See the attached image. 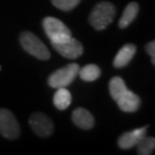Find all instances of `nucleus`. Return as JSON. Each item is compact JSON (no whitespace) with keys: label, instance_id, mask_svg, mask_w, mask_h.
<instances>
[{"label":"nucleus","instance_id":"a211bd4d","mask_svg":"<svg viewBox=\"0 0 155 155\" xmlns=\"http://www.w3.org/2000/svg\"><path fill=\"white\" fill-rule=\"evenodd\" d=\"M145 50L147 52V54L150 55V61H152V64H155V41L152 40L150 43H147L146 46H145Z\"/></svg>","mask_w":155,"mask_h":155},{"label":"nucleus","instance_id":"6e6552de","mask_svg":"<svg viewBox=\"0 0 155 155\" xmlns=\"http://www.w3.org/2000/svg\"><path fill=\"white\" fill-rule=\"evenodd\" d=\"M147 129H148V125L139 127V129H134V130H131V131H127V132L121 134L120 138L117 139L118 147L121 150H130L134 146H137L139 141L146 136Z\"/></svg>","mask_w":155,"mask_h":155},{"label":"nucleus","instance_id":"20e7f679","mask_svg":"<svg viewBox=\"0 0 155 155\" xmlns=\"http://www.w3.org/2000/svg\"><path fill=\"white\" fill-rule=\"evenodd\" d=\"M79 68L81 67L78 63H69L55 70L54 72H52L47 79V83L53 89L67 87L77 77Z\"/></svg>","mask_w":155,"mask_h":155},{"label":"nucleus","instance_id":"f8f14e48","mask_svg":"<svg viewBox=\"0 0 155 155\" xmlns=\"http://www.w3.org/2000/svg\"><path fill=\"white\" fill-rule=\"evenodd\" d=\"M139 4L136 1H131L127 5V7L124 8L123 14L120 21H118V28L120 29H127L131 23L136 20V17L138 16L139 13Z\"/></svg>","mask_w":155,"mask_h":155},{"label":"nucleus","instance_id":"39448f33","mask_svg":"<svg viewBox=\"0 0 155 155\" xmlns=\"http://www.w3.org/2000/svg\"><path fill=\"white\" fill-rule=\"evenodd\" d=\"M21 127L15 115L9 109L0 108V134L6 139L15 140L20 137Z\"/></svg>","mask_w":155,"mask_h":155},{"label":"nucleus","instance_id":"9d476101","mask_svg":"<svg viewBox=\"0 0 155 155\" xmlns=\"http://www.w3.org/2000/svg\"><path fill=\"white\" fill-rule=\"evenodd\" d=\"M72 123L82 130H91L94 127V117L91 111L83 107H78L71 114Z\"/></svg>","mask_w":155,"mask_h":155},{"label":"nucleus","instance_id":"6ab92c4d","mask_svg":"<svg viewBox=\"0 0 155 155\" xmlns=\"http://www.w3.org/2000/svg\"><path fill=\"white\" fill-rule=\"evenodd\" d=\"M0 69H1V68H0Z\"/></svg>","mask_w":155,"mask_h":155},{"label":"nucleus","instance_id":"ddd939ff","mask_svg":"<svg viewBox=\"0 0 155 155\" xmlns=\"http://www.w3.org/2000/svg\"><path fill=\"white\" fill-rule=\"evenodd\" d=\"M53 97V104L59 110H66L71 104V93L67 87H59L56 89Z\"/></svg>","mask_w":155,"mask_h":155},{"label":"nucleus","instance_id":"f3484780","mask_svg":"<svg viewBox=\"0 0 155 155\" xmlns=\"http://www.w3.org/2000/svg\"><path fill=\"white\" fill-rule=\"evenodd\" d=\"M51 1L55 8L62 12H70L81 4V0H51Z\"/></svg>","mask_w":155,"mask_h":155},{"label":"nucleus","instance_id":"1a4fd4ad","mask_svg":"<svg viewBox=\"0 0 155 155\" xmlns=\"http://www.w3.org/2000/svg\"><path fill=\"white\" fill-rule=\"evenodd\" d=\"M118 108L123 113H136L141 105V100L138 94L127 90L116 101Z\"/></svg>","mask_w":155,"mask_h":155},{"label":"nucleus","instance_id":"9b49d317","mask_svg":"<svg viewBox=\"0 0 155 155\" xmlns=\"http://www.w3.org/2000/svg\"><path fill=\"white\" fill-rule=\"evenodd\" d=\"M137 52V46L134 44H125L121 50L117 52V54L114 58L113 66L117 69H122L132 61L133 56Z\"/></svg>","mask_w":155,"mask_h":155},{"label":"nucleus","instance_id":"4468645a","mask_svg":"<svg viewBox=\"0 0 155 155\" xmlns=\"http://www.w3.org/2000/svg\"><path fill=\"white\" fill-rule=\"evenodd\" d=\"M78 76L84 82H94L101 76V69L97 64H86L79 68Z\"/></svg>","mask_w":155,"mask_h":155},{"label":"nucleus","instance_id":"7ed1b4c3","mask_svg":"<svg viewBox=\"0 0 155 155\" xmlns=\"http://www.w3.org/2000/svg\"><path fill=\"white\" fill-rule=\"evenodd\" d=\"M43 28L51 43H62L71 38V31L59 18L47 16L43 20Z\"/></svg>","mask_w":155,"mask_h":155},{"label":"nucleus","instance_id":"2eb2a0df","mask_svg":"<svg viewBox=\"0 0 155 155\" xmlns=\"http://www.w3.org/2000/svg\"><path fill=\"white\" fill-rule=\"evenodd\" d=\"M108 89H109V94H110L111 99L117 101L118 98L127 91V87L125 82L123 81V78L115 76V77H113L110 79L109 85H108Z\"/></svg>","mask_w":155,"mask_h":155},{"label":"nucleus","instance_id":"dca6fc26","mask_svg":"<svg viewBox=\"0 0 155 155\" xmlns=\"http://www.w3.org/2000/svg\"><path fill=\"white\" fill-rule=\"evenodd\" d=\"M137 146H138L137 153L139 155H150L155 148V138L145 136L144 138L137 144Z\"/></svg>","mask_w":155,"mask_h":155},{"label":"nucleus","instance_id":"f03ea898","mask_svg":"<svg viewBox=\"0 0 155 155\" xmlns=\"http://www.w3.org/2000/svg\"><path fill=\"white\" fill-rule=\"evenodd\" d=\"M18 41H20V45L22 46L23 50L31 56L38 59V60H41V61L50 60V50L31 31H22L18 36Z\"/></svg>","mask_w":155,"mask_h":155},{"label":"nucleus","instance_id":"f257e3e1","mask_svg":"<svg viewBox=\"0 0 155 155\" xmlns=\"http://www.w3.org/2000/svg\"><path fill=\"white\" fill-rule=\"evenodd\" d=\"M116 15V7L109 1H100L92 8L89 15V23L98 31H102L110 25Z\"/></svg>","mask_w":155,"mask_h":155},{"label":"nucleus","instance_id":"0eeeda50","mask_svg":"<svg viewBox=\"0 0 155 155\" xmlns=\"http://www.w3.org/2000/svg\"><path fill=\"white\" fill-rule=\"evenodd\" d=\"M51 44L59 54H61L66 59L74 60L82 56V54L84 53L83 44L72 37L62 43H51Z\"/></svg>","mask_w":155,"mask_h":155},{"label":"nucleus","instance_id":"423d86ee","mask_svg":"<svg viewBox=\"0 0 155 155\" xmlns=\"http://www.w3.org/2000/svg\"><path fill=\"white\" fill-rule=\"evenodd\" d=\"M29 125L35 134L40 138H47L54 132V123L44 113L35 111L29 117Z\"/></svg>","mask_w":155,"mask_h":155}]
</instances>
